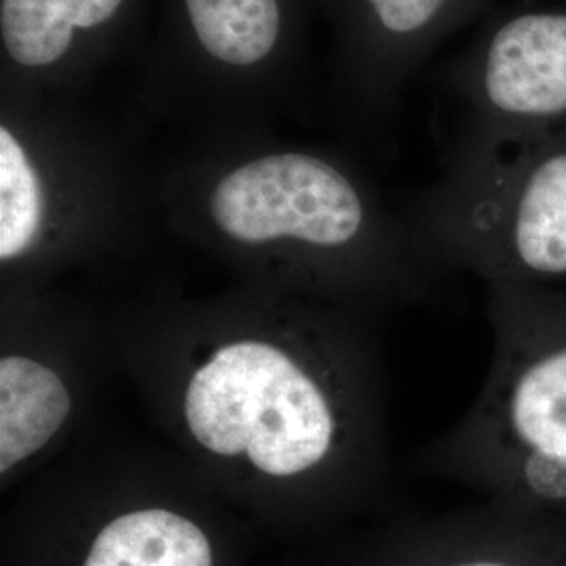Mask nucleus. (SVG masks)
<instances>
[{"label":"nucleus","instance_id":"1","mask_svg":"<svg viewBox=\"0 0 566 566\" xmlns=\"http://www.w3.org/2000/svg\"><path fill=\"white\" fill-rule=\"evenodd\" d=\"M202 313L177 334L160 409L224 497L273 523L348 506L376 479L378 386L361 340L301 298Z\"/></svg>","mask_w":566,"mask_h":566},{"label":"nucleus","instance_id":"2","mask_svg":"<svg viewBox=\"0 0 566 566\" xmlns=\"http://www.w3.org/2000/svg\"><path fill=\"white\" fill-rule=\"evenodd\" d=\"M158 202L187 240L287 298L407 296L430 271L355 164L266 133L202 139L164 175Z\"/></svg>","mask_w":566,"mask_h":566},{"label":"nucleus","instance_id":"3","mask_svg":"<svg viewBox=\"0 0 566 566\" xmlns=\"http://www.w3.org/2000/svg\"><path fill=\"white\" fill-rule=\"evenodd\" d=\"M145 182L78 102L0 99L2 285L30 292L65 266L128 242Z\"/></svg>","mask_w":566,"mask_h":566},{"label":"nucleus","instance_id":"4","mask_svg":"<svg viewBox=\"0 0 566 566\" xmlns=\"http://www.w3.org/2000/svg\"><path fill=\"white\" fill-rule=\"evenodd\" d=\"M486 292L491 365L434 460L489 502L566 521V287Z\"/></svg>","mask_w":566,"mask_h":566},{"label":"nucleus","instance_id":"5","mask_svg":"<svg viewBox=\"0 0 566 566\" xmlns=\"http://www.w3.org/2000/svg\"><path fill=\"white\" fill-rule=\"evenodd\" d=\"M405 221L430 266L486 285H565L566 133L506 145L460 137Z\"/></svg>","mask_w":566,"mask_h":566},{"label":"nucleus","instance_id":"6","mask_svg":"<svg viewBox=\"0 0 566 566\" xmlns=\"http://www.w3.org/2000/svg\"><path fill=\"white\" fill-rule=\"evenodd\" d=\"M315 0H164L142 102L202 139L264 133L301 81Z\"/></svg>","mask_w":566,"mask_h":566},{"label":"nucleus","instance_id":"7","mask_svg":"<svg viewBox=\"0 0 566 566\" xmlns=\"http://www.w3.org/2000/svg\"><path fill=\"white\" fill-rule=\"evenodd\" d=\"M2 566H240V542L198 493L118 486L23 512L4 537Z\"/></svg>","mask_w":566,"mask_h":566},{"label":"nucleus","instance_id":"8","mask_svg":"<svg viewBox=\"0 0 566 566\" xmlns=\"http://www.w3.org/2000/svg\"><path fill=\"white\" fill-rule=\"evenodd\" d=\"M447 84L465 105L462 139L506 145L566 133V4L486 21Z\"/></svg>","mask_w":566,"mask_h":566},{"label":"nucleus","instance_id":"9","mask_svg":"<svg viewBox=\"0 0 566 566\" xmlns=\"http://www.w3.org/2000/svg\"><path fill=\"white\" fill-rule=\"evenodd\" d=\"M491 0H315L332 30V97L353 130L378 126L405 84Z\"/></svg>","mask_w":566,"mask_h":566},{"label":"nucleus","instance_id":"10","mask_svg":"<svg viewBox=\"0 0 566 566\" xmlns=\"http://www.w3.org/2000/svg\"><path fill=\"white\" fill-rule=\"evenodd\" d=\"M145 0H0V99L78 102L139 34Z\"/></svg>","mask_w":566,"mask_h":566},{"label":"nucleus","instance_id":"11","mask_svg":"<svg viewBox=\"0 0 566 566\" xmlns=\"http://www.w3.org/2000/svg\"><path fill=\"white\" fill-rule=\"evenodd\" d=\"M359 566H566V521L486 502L388 535Z\"/></svg>","mask_w":566,"mask_h":566},{"label":"nucleus","instance_id":"12","mask_svg":"<svg viewBox=\"0 0 566 566\" xmlns=\"http://www.w3.org/2000/svg\"><path fill=\"white\" fill-rule=\"evenodd\" d=\"M78 376L42 338L4 332L0 350V479L7 489L51 455L78 411Z\"/></svg>","mask_w":566,"mask_h":566}]
</instances>
